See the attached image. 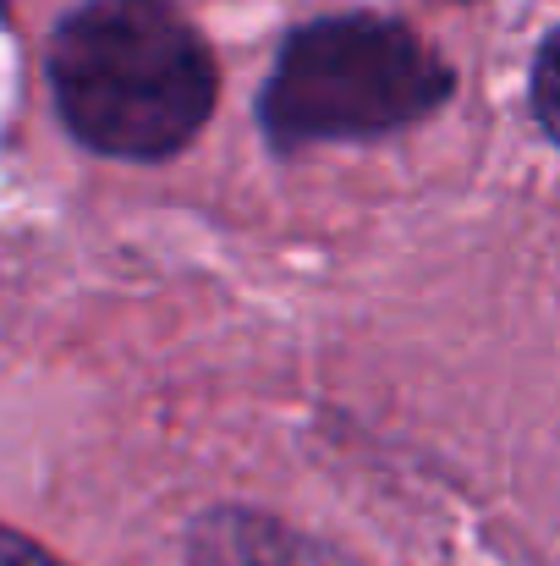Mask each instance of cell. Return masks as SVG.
<instances>
[{
    "instance_id": "cell-4",
    "label": "cell",
    "mask_w": 560,
    "mask_h": 566,
    "mask_svg": "<svg viewBox=\"0 0 560 566\" xmlns=\"http://www.w3.org/2000/svg\"><path fill=\"white\" fill-rule=\"evenodd\" d=\"M0 566H61V562H55L44 545H33V539L0 528Z\"/></svg>"
},
{
    "instance_id": "cell-3",
    "label": "cell",
    "mask_w": 560,
    "mask_h": 566,
    "mask_svg": "<svg viewBox=\"0 0 560 566\" xmlns=\"http://www.w3.org/2000/svg\"><path fill=\"white\" fill-rule=\"evenodd\" d=\"M533 111H539L545 133L560 144V33L545 39V50L533 61Z\"/></svg>"
},
{
    "instance_id": "cell-2",
    "label": "cell",
    "mask_w": 560,
    "mask_h": 566,
    "mask_svg": "<svg viewBox=\"0 0 560 566\" xmlns=\"http://www.w3.org/2000/svg\"><path fill=\"white\" fill-rule=\"evenodd\" d=\"M445 94L451 72L412 28L384 17H330L286 39L258 116L281 149H297L406 127Z\"/></svg>"
},
{
    "instance_id": "cell-1",
    "label": "cell",
    "mask_w": 560,
    "mask_h": 566,
    "mask_svg": "<svg viewBox=\"0 0 560 566\" xmlns=\"http://www.w3.org/2000/svg\"><path fill=\"white\" fill-rule=\"evenodd\" d=\"M66 127L116 160H166L214 111V55L171 0H88L50 39Z\"/></svg>"
}]
</instances>
